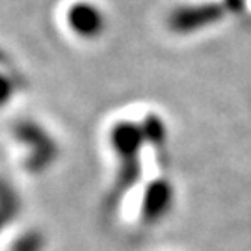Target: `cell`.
Wrapping results in <instances>:
<instances>
[{"label": "cell", "mask_w": 251, "mask_h": 251, "mask_svg": "<svg viewBox=\"0 0 251 251\" xmlns=\"http://www.w3.org/2000/svg\"><path fill=\"white\" fill-rule=\"evenodd\" d=\"M67 25L82 39H95L106 28V17L102 9L90 0H76L67 9Z\"/></svg>", "instance_id": "3957f363"}, {"label": "cell", "mask_w": 251, "mask_h": 251, "mask_svg": "<svg viewBox=\"0 0 251 251\" xmlns=\"http://www.w3.org/2000/svg\"><path fill=\"white\" fill-rule=\"evenodd\" d=\"M225 15H227V8L224 2H218V0L182 4L168 15V28L180 36L194 34L218 25Z\"/></svg>", "instance_id": "6da1fadb"}, {"label": "cell", "mask_w": 251, "mask_h": 251, "mask_svg": "<svg viewBox=\"0 0 251 251\" xmlns=\"http://www.w3.org/2000/svg\"><path fill=\"white\" fill-rule=\"evenodd\" d=\"M140 173H142V166H140V160H138V158L121 160L116 184H114V190H112V194H110V198H108V203L112 206L116 205L117 201H119V198L138 182Z\"/></svg>", "instance_id": "8992f818"}, {"label": "cell", "mask_w": 251, "mask_h": 251, "mask_svg": "<svg viewBox=\"0 0 251 251\" xmlns=\"http://www.w3.org/2000/svg\"><path fill=\"white\" fill-rule=\"evenodd\" d=\"M13 134L23 145H28L32 151H30V158L26 162V168L32 170L34 173L37 171H43L47 166H50L56 156H58V147L54 144V140L47 134L41 126L25 119V121H19L15 128H13Z\"/></svg>", "instance_id": "7a4b0ae2"}, {"label": "cell", "mask_w": 251, "mask_h": 251, "mask_svg": "<svg viewBox=\"0 0 251 251\" xmlns=\"http://www.w3.org/2000/svg\"><path fill=\"white\" fill-rule=\"evenodd\" d=\"M142 134H144V140L149 145H152L158 152H164V147H166V140H168V132H166V125L162 121V117L154 116V114H149L142 121Z\"/></svg>", "instance_id": "52a82bcc"}, {"label": "cell", "mask_w": 251, "mask_h": 251, "mask_svg": "<svg viewBox=\"0 0 251 251\" xmlns=\"http://www.w3.org/2000/svg\"><path fill=\"white\" fill-rule=\"evenodd\" d=\"M13 90H15L13 82L9 80L6 75H2V73H0V106H4V104L11 99Z\"/></svg>", "instance_id": "30bf717a"}, {"label": "cell", "mask_w": 251, "mask_h": 251, "mask_svg": "<svg viewBox=\"0 0 251 251\" xmlns=\"http://www.w3.org/2000/svg\"><path fill=\"white\" fill-rule=\"evenodd\" d=\"M110 144L121 160L138 158L140 149L145 144L142 126L130 121H119L110 130Z\"/></svg>", "instance_id": "5b68a950"}, {"label": "cell", "mask_w": 251, "mask_h": 251, "mask_svg": "<svg viewBox=\"0 0 251 251\" xmlns=\"http://www.w3.org/2000/svg\"><path fill=\"white\" fill-rule=\"evenodd\" d=\"M43 234L37 231H28L21 234L15 244L11 246V251H43Z\"/></svg>", "instance_id": "9c48e42d"}, {"label": "cell", "mask_w": 251, "mask_h": 251, "mask_svg": "<svg viewBox=\"0 0 251 251\" xmlns=\"http://www.w3.org/2000/svg\"><path fill=\"white\" fill-rule=\"evenodd\" d=\"M8 224V220H6V218H4V216L0 214V229H2V227H4V225Z\"/></svg>", "instance_id": "8fae6325"}, {"label": "cell", "mask_w": 251, "mask_h": 251, "mask_svg": "<svg viewBox=\"0 0 251 251\" xmlns=\"http://www.w3.org/2000/svg\"><path fill=\"white\" fill-rule=\"evenodd\" d=\"M19 212V199L8 182L0 180V214L11 222Z\"/></svg>", "instance_id": "ba28073f"}, {"label": "cell", "mask_w": 251, "mask_h": 251, "mask_svg": "<svg viewBox=\"0 0 251 251\" xmlns=\"http://www.w3.org/2000/svg\"><path fill=\"white\" fill-rule=\"evenodd\" d=\"M173 186L168 179H156L147 184L142 203V222L147 225L158 224L173 206Z\"/></svg>", "instance_id": "277c9868"}]
</instances>
